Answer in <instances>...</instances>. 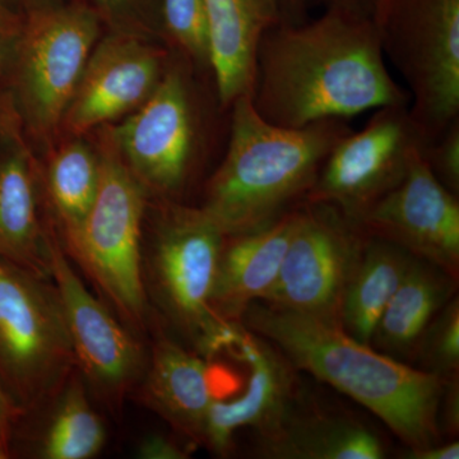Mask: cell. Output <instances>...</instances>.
<instances>
[{
  "mask_svg": "<svg viewBox=\"0 0 459 459\" xmlns=\"http://www.w3.org/2000/svg\"><path fill=\"white\" fill-rule=\"evenodd\" d=\"M68 138L49 148L44 168L39 164V179L49 207V219L63 247L80 235L101 183L98 148H91L81 137Z\"/></svg>",
  "mask_w": 459,
  "mask_h": 459,
  "instance_id": "obj_23",
  "label": "cell"
},
{
  "mask_svg": "<svg viewBox=\"0 0 459 459\" xmlns=\"http://www.w3.org/2000/svg\"><path fill=\"white\" fill-rule=\"evenodd\" d=\"M352 131L346 119L274 126L241 96L230 108L225 153L199 207L226 237L271 225L307 201L325 159Z\"/></svg>",
  "mask_w": 459,
  "mask_h": 459,
  "instance_id": "obj_3",
  "label": "cell"
},
{
  "mask_svg": "<svg viewBox=\"0 0 459 459\" xmlns=\"http://www.w3.org/2000/svg\"><path fill=\"white\" fill-rule=\"evenodd\" d=\"M166 35L197 69H211L210 26L204 0H162Z\"/></svg>",
  "mask_w": 459,
  "mask_h": 459,
  "instance_id": "obj_25",
  "label": "cell"
},
{
  "mask_svg": "<svg viewBox=\"0 0 459 459\" xmlns=\"http://www.w3.org/2000/svg\"><path fill=\"white\" fill-rule=\"evenodd\" d=\"M424 143L409 105L377 108L333 147L305 202L333 205L356 222L403 179Z\"/></svg>",
  "mask_w": 459,
  "mask_h": 459,
  "instance_id": "obj_12",
  "label": "cell"
},
{
  "mask_svg": "<svg viewBox=\"0 0 459 459\" xmlns=\"http://www.w3.org/2000/svg\"><path fill=\"white\" fill-rule=\"evenodd\" d=\"M457 291L458 279L412 256L409 270L377 322L370 346L394 360L412 365L429 323Z\"/></svg>",
  "mask_w": 459,
  "mask_h": 459,
  "instance_id": "obj_22",
  "label": "cell"
},
{
  "mask_svg": "<svg viewBox=\"0 0 459 459\" xmlns=\"http://www.w3.org/2000/svg\"><path fill=\"white\" fill-rule=\"evenodd\" d=\"M367 238L333 205L304 202L279 276L262 303L340 325L344 292Z\"/></svg>",
  "mask_w": 459,
  "mask_h": 459,
  "instance_id": "obj_10",
  "label": "cell"
},
{
  "mask_svg": "<svg viewBox=\"0 0 459 459\" xmlns=\"http://www.w3.org/2000/svg\"><path fill=\"white\" fill-rule=\"evenodd\" d=\"M135 455L142 459H186L190 449L164 435L150 434L138 444Z\"/></svg>",
  "mask_w": 459,
  "mask_h": 459,
  "instance_id": "obj_29",
  "label": "cell"
},
{
  "mask_svg": "<svg viewBox=\"0 0 459 459\" xmlns=\"http://www.w3.org/2000/svg\"><path fill=\"white\" fill-rule=\"evenodd\" d=\"M193 66L184 56L169 62L150 98L119 126H104L150 198L183 202L201 162L204 126Z\"/></svg>",
  "mask_w": 459,
  "mask_h": 459,
  "instance_id": "obj_9",
  "label": "cell"
},
{
  "mask_svg": "<svg viewBox=\"0 0 459 459\" xmlns=\"http://www.w3.org/2000/svg\"><path fill=\"white\" fill-rule=\"evenodd\" d=\"M32 0H0V25L12 38L17 35Z\"/></svg>",
  "mask_w": 459,
  "mask_h": 459,
  "instance_id": "obj_30",
  "label": "cell"
},
{
  "mask_svg": "<svg viewBox=\"0 0 459 459\" xmlns=\"http://www.w3.org/2000/svg\"><path fill=\"white\" fill-rule=\"evenodd\" d=\"M138 383L142 403L190 446H204L208 412L214 400L207 360L160 329Z\"/></svg>",
  "mask_w": 459,
  "mask_h": 459,
  "instance_id": "obj_17",
  "label": "cell"
},
{
  "mask_svg": "<svg viewBox=\"0 0 459 459\" xmlns=\"http://www.w3.org/2000/svg\"><path fill=\"white\" fill-rule=\"evenodd\" d=\"M8 458H11V455H9L7 448H5V446H3V443L0 442V459H8Z\"/></svg>",
  "mask_w": 459,
  "mask_h": 459,
  "instance_id": "obj_36",
  "label": "cell"
},
{
  "mask_svg": "<svg viewBox=\"0 0 459 459\" xmlns=\"http://www.w3.org/2000/svg\"><path fill=\"white\" fill-rule=\"evenodd\" d=\"M411 259L412 255L401 247L368 237L343 296L340 325L344 332L359 342L370 343Z\"/></svg>",
  "mask_w": 459,
  "mask_h": 459,
  "instance_id": "obj_24",
  "label": "cell"
},
{
  "mask_svg": "<svg viewBox=\"0 0 459 459\" xmlns=\"http://www.w3.org/2000/svg\"><path fill=\"white\" fill-rule=\"evenodd\" d=\"M370 20L422 140L434 141L459 119V0H376Z\"/></svg>",
  "mask_w": 459,
  "mask_h": 459,
  "instance_id": "obj_7",
  "label": "cell"
},
{
  "mask_svg": "<svg viewBox=\"0 0 459 459\" xmlns=\"http://www.w3.org/2000/svg\"><path fill=\"white\" fill-rule=\"evenodd\" d=\"M168 63L165 50L133 36L99 42L66 108L60 134L82 137L133 113L156 89Z\"/></svg>",
  "mask_w": 459,
  "mask_h": 459,
  "instance_id": "obj_14",
  "label": "cell"
},
{
  "mask_svg": "<svg viewBox=\"0 0 459 459\" xmlns=\"http://www.w3.org/2000/svg\"><path fill=\"white\" fill-rule=\"evenodd\" d=\"M421 157L444 188L459 197V119L425 143Z\"/></svg>",
  "mask_w": 459,
  "mask_h": 459,
  "instance_id": "obj_27",
  "label": "cell"
},
{
  "mask_svg": "<svg viewBox=\"0 0 459 459\" xmlns=\"http://www.w3.org/2000/svg\"><path fill=\"white\" fill-rule=\"evenodd\" d=\"M386 444L376 429L349 413L301 400L273 428L255 433V457L264 459H382Z\"/></svg>",
  "mask_w": 459,
  "mask_h": 459,
  "instance_id": "obj_18",
  "label": "cell"
},
{
  "mask_svg": "<svg viewBox=\"0 0 459 459\" xmlns=\"http://www.w3.org/2000/svg\"><path fill=\"white\" fill-rule=\"evenodd\" d=\"M20 418V411L12 403L0 385V442L7 448L9 455H11L9 446H11L12 434Z\"/></svg>",
  "mask_w": 459,
  "mask_h": 459,
  "instance_id": "obj_32",
  "label": "cell"
},
{
  "mask_svg": "<svg viewBox=\"0 0 459 459\" xmlns=\"http://www.w3.org/2000/svg\"><path fill=\"white\" fill-rule=\"evenodd\" d=\"M14 39L9 36L7 31L0 25V107H2L4 95L2 92L3 81L9 71V62H11L12 42Z\"/></svg>",
  "mask_w": 459,
  "mask_h": 459,
  "instance_id": "obj_35",
  "label": "cell"
},
{
  "mask_svg": "<svg viewBox=\"0 0 459 459\" xmlns=\"http://www.w3.org/2000/svg\"><path fill=\"white\" fill-rule=\"evenodd\" d=\"M40 410L48 413L42 427H14L11 458L27 452L41 459H90L104 448L107 430L78 369Z\"/></svg>",
  "mask_w": 459,
  "mask_h": 459,
  "instance_id": "obj_21",
  "label": "cell"
},
{
  "mask_svg": "<svg viewBox=\"0 0 459 459\" xmlns=\"http://www.w3.org/2000/svg\"><path fill=\"white\" fill-rule=\"evenodd\" d=\"M325 8V11H336L352 16L370 18L376 0H313Z\"/></svg>",
  "mask_w": 459,
  "mask_h": 459,
  "instance_id": "obj_33",
  "label": "cell"
},
{
  "mask_svg": "<svg viewBox=\"0 0 459 459\" xmlns=\"http://www.w3.org/2000/svg\"><path fill=\"white\" fill-rule=\"evenodd\" d=\"M144 285L160 318L183 344L212 360L234 347L244 325L223 323L211 307L226 235L197 205L156 199Z\"/></svg>",
  "mask_w": 459,
  "mask_h": 459,
  "instance_id": "obj_4",
  "label": "cell"
},
{
  "mask_svg": "<svg viewBox=\"0 0 459 459\" xmlns=\"http://www.w3.org/2000/svg\"><path fill=\"white\" fill-rule=\"evenodd\" d=\"M437 427L440 435L455 439L459 433V376L443 379L442 394L437 406Z\"/></svg>",
  "mask_w": 459,
  "mask_h": 459,
  "instance_id": "obj_28",
  "label": "cell"
},
{
  "mask_svg": "<svg viewBox=\"0 0 459 459\" xmlns=\"http://www.w3.org/2000/svg\"><path fill=\"white\" fill-rule=\"evenodd\" d=\"M77 370L53 280L0 255V385L21 416L42 409Z\"/></svg>",
  "mask_w": 459,
  "mask_h": 459,
  "instance_id": "obj_6",
  "label": "cell"
},
{
  "mask_svg": "<svg viewBox=\"0 0 459 459\" xmlns=\"http://www.w3.org/2000/svg\"><path fill=\"white\" fill-rule=\"evenodd\" d=\"M367 237L388 241L459 280V201L425 164L421 151L403 179L358 221Z\"/></svg>",
  "mask_w": 459,
  "mask_h": 459,
  "instance_id": "obj_13",
  "label": "cell"
},
{
  "mask_svg": "<svg viewBox=\"0 0 459 459\" xmlns=\"http://www.w3.org/2000/svg\"><path fill=\"white\" fill-rule=\"evenodd\" d=\"M100 32L99 18L83 5L30 8L12 42V93L23 133L51 147ZM48 148V150H49Z\"/></svg>",
  "mask_w": 459,
  "mask_h": 459,
  "instance_id": "obj_8",
  "label": "cell"
},
{
  "mask_svg": "<svg viewBox=\"0 0 459 459\" xmlns=\"http://www.w3.org/2000/svg\"><path fill=\"white\" fill-rule=\"evenodd\" d=\"M401 458L404 459H458L459 442L451 440L449 443L439 442L421 448H404L401 452Z\"/></svg>",
  "mask_w": 459,
  "mask_h": 459,
  "instance_id": "obj_31",
  "label": "cell"
},
{
  "mask_svg": "<svg viewBox=\"0 0 459 459\" xmlns=\"http://www.w3.org/2000/svg\"><path fill=\"white\" fill-rule=\"evenodd\" d=\"M250 99L263 119L285 128L411 101L386 68L370 18L336 11L263 33Z\"/></svg>",
  "mask_w": 459,
  "mask_h": 459,
  "instance_id": "obj_1",
  "label": "cell"
},
{
  "mask_svg": "<svg viewBox=\"0 0 459 459\" xmlns=\"http://www.w3.org/2000/svg\"><path fill=\"white\" fill-rule=\"evenodd\" d=\"M210 26L211 69L226 110L255 87L256 48L282 22L279 0H204Z\"/></svg>",
  "mask_w": 459,
  "mask_h": 459,
  "instance_id": "obj_20",
  "label": "cell"
},
{
  "mask_svg": "<svg viewBox=\"0 0 459 459\" xmlns=\"http://www.w3.org/2000/svg\"><path fill=\"white\" fill-rule=\"evenodd\" d=\"M98 151L101 161L98 198L80 235L63 249L82 268L117 318L141 334L152 325L143 274L148 195L124 164L104 126Z\"/></svg>",
  "mask_w": 459,
  "mask_h": 459,
  "instance_id": "obj_5",
  "label": "cell"
},
{
  "mask_svg": "<svg viewBox=\"0 0 459 459\" xmlns=\"http://www.w3.org/2000/svg\"><path fill=\"white\" fill-rule=\"evenodd\" d=\"M235 347L247 365L249 379L238 397H214L211 404L204 446L219 457L230 455L238 430L262 433L273 428L301 395L299 371L273 344L244 327Z\"/></svg>",
  "mask_w": 459,
  "mask_h": 459,
  "instance_id": "obj_16",
  "label": "cell"
},
{
  "mask_svg": "<svg viewBox=\"0 0 459 459\" xmlns=\"http://www.w3.org/2000/svg\"><path fill=\"white\" fill-rule=\"evenodd\" d=\"M243 325L264 338L298 371L358 402L407 448L443 442L437 406L443 379L359 342L336 323L255 301Z\"/></svg>",
  "mask_w": 459,
  "mask_h": 459,
  "instance_id": "obj_2",
  "label": "cell"
},
{
  "mask_svg": "<svg viewBox=\"0 0 459 459\" xmlns=\"http://www.w3.org/2000/svg\"><path fill=\"white\" fill-rule=\"evenodd\" d=\"M299 207L264 228L226 237L211 296L214 316L221 322L243 325L247 307L270 292L291 240Z\"/></svg>",
  "mask_w": 459,
  "mask_h": 459,
  "instance_id": "obj_19",
  "label": "cell"
},
{
  "mask_svg": "<svg viewBox=\"0 0 459 459\" xmlns=\"http://www.w3.org/2000/svg\"><path fill=\"white\" fill-rule=\"evenodd\" d=\"M108 2H119V0H108Z\"/></svg>",
  "mask_w": 459,
  "mask_h": 459,
  "instance_id": "obj_37",
  "label": "cell"
},
{
  "mask_svg": "<svg viewBox=\"0 0 459 459\" xmlns=\"http://www.w3.org/2000/svg\"><path fill=\"white\" fill-rule=\"evenodd\" d=\"M39 162L8 93L0 107V255L51 279L49 217L41 219Z\"/></svg>",
  "mask_w": 459,
  "mask_h": 459,
  "instance_id": "obj_15",
  "label": "cell"
},
{
  "mask_svg": "<svg viewBox=\"0 0 459 459\" xmlns=\"http://www.w3.org/2000/svg\"><path fill=\"white\" fill-rule=\"evenodd\" d=\"M49 255L77 369L91 394L115 415L140 383L148 353L137 334L84 286L50 219Z\"/></svg>",
  "mask_w": 459,
  "mask_h": 459,
  "instance_id": "obj_11",
  "label": "cell"
},
{
  "mask_svg": "<svg viewBox=\"0 0 459 459\" xmlns=\"http://www.w3.org/2000/svg\"><path fill=\"white\" fill-rule=\"evenodd\" d=\"M313 0H279L281 23H301L307 20V8Z\"/></svg>",
  "mask_w": 459,
  "mask_h": 459,
  "instance_id": "obj_34",
  "label": "cell"
},
{
  "mask_svg": "<svg viewBox=\"0 0 459 459\" xmlns=\"http://www.w3.org/2000/svg\"><path fill=\"white\" fill-rule=\"evenodd\" d=\"M412 365L446 379L459 376V298L453 296L429 323Z\"/></svg>",
  "mask_w": 459,
  "mask_h": 459,
  "instance_id": "obj_26",
  "label": "cell"
}]
</instances>
